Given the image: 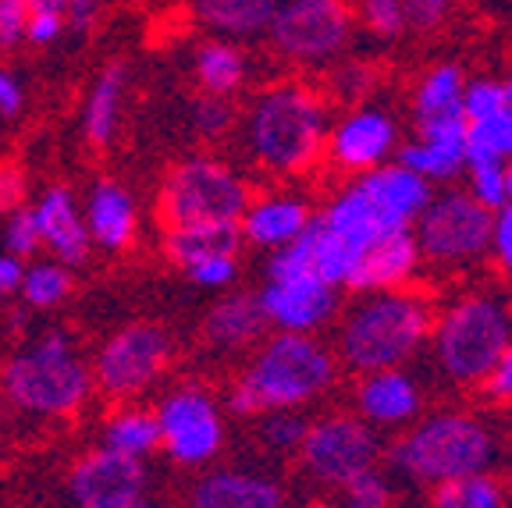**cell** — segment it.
<instances>
[{
    "instance_id": "48",
    "label": "cell",
    "mask_w": 512,
    "mask_h": 508,
    "mask_svg": "<svg viewBox=\"0 0 512 508\" xmlns=\"http://www.w3.org/2000/svg\"><path fill=\"white\" fill-rule=\"evenodd\" d=\"M480 388L488 391V398H495V402H512V342L505 345V352L491 366V374L484 377Z\"/></svg>"
},
{
    "instance_id": "25",
    "label": "cell",
    "mask_w": 512,
    "mask_h": 508,
    "mask_svg": "<svg viewBox=\"0 0 512 508\" xmlns=\"http://www.w3.org/2000/svg\"><path fill=\"white\" fill-rule=\"evenodd\" d=\"M125 86H128V64L111 61L100 68V75L93 79L86 93V104H82V135L86 143L104 150L114 143V132H118L121 121V104H125Z\"/></svg>"
},
{
    "instance_id": "49",
    "label": "cell",
    "mask_w": 512,
    "mask_h": 508,
    "mask_svg": "<svg viewBox=\"0 0 512 508\" xmlns=\"http://www.w3.org/2000/svg\"><path fill=\"white\" fill-rule=\"evenodd\" d=\"M491 253L505 270H512V199L502 210H495V228H491Z\"/></svg>"
},
{
    "instance_id": "30",
    "label": "cell",
    "mask_w": 512,
    "mask_h": 508,
    "mask_svg": "<svg viewBox=\"0 0 512 508\" xmlns=\"http://www.w3.org/2000/svg\"><path fill=\"white\" fill-rule=\"evenodd\" d=\"M463 86H466V79L456 64H434L431 72L416 82V89H413L416 121H427V118H434V114L463 107Z\"/></svg>"
},
{
    "instance_id": "1",
    "label": "cell",
    "mask_w": 512,
    "mask_h": 508,
    "mask_svg": "<svg viewBox=\"0 0 512 508\" xmlns=\"http://www.w3.org/2000/svg\"><path fill=\"white\" fill-rule=\"evenodd\" d=\"M335 352L320 342L317 334H288L274 331L256 345L253 359L246 363L235 384L228 388V413L242 420H256L274 409H299L320 402L338 384Z\"/></svg>"
},
{
    "instance_id": "31",
    "label": "cell",
    "mask_w": 512,
    "mask_h": 508,
    "mask_svg": "<svg viewBox=\"0 0 512 508\" xmlns=\"http://www.w3.org/2000/svg\"><path fill=\"white\" fill-rule=\"evenodd\" d=\"M22 302L29 310H54L72 295V267L57 260H40L22 270Z\"/></svg>"
},
{
    "instance_id": "41",
    "label": "cell",
    "mask_w": 512,
    "mask_h": 508,
    "mask_svg": "<svg viewBox=\"0 0 512 508\" xmlns=\"http://www.w3.org/2000/svg\"><path fill=\"white\" fill-rule=\"evenodd\" d=\"M185 278L196 288H207V292H228L232 281L239 278V256H210L185 267Z\"/></svg>"
},
{
    "instance_id": "2",
    "label": "cell",
    "mask_w": 512,
    "mask_h": 508,
    "mask_svg": "<svg viewBox=\"0 0 512 508\" xmlns=\"http://www.w3.org/2000/svg\"><path fill=\"white\" fill-rule=\"evenodd\" d=\"M434 306L424 292L388 288L363 292L342 313L335 331V359L352 374H374L409 366L431 342Z\"/></svg>"
},
{
    "instance_id": "56",
    "label": "cell",
    "mask_w": 512,
    "mask_h": 508,
    "mask_svg": "<svg viewBox=\"0 0 512 508\" xmlns=\"http://www.w3.org/2000/svg\"><path fill=\"white\" fill-rule=\"evenodd\" d=\"M509 317H512V306H509Z\"/></svg>"
},
{
    "instance_id": "34",
    "label": "cell",
    "mask_w": 512,
    "mask_h": 508,
    "mask_svg": "<svg viewBox=\"0 0 512 508\" xmlns=\"http://www.w3.org/2000/svg\"><path fill=\"white\" fill-rule=\"evenodd\" d=\"M306 423L310 416H303L299 409H274V413L256 416V437L271 455H296L303 445Z\"/></svg>"
},
{
    "instance_id": "50",
    "label": "cell",
    "mask_w": 512,
    "mask_h": 508,
    "mask_svg": "<svg viewBox=\"0 0 512 508\" xmlns=\"http://www.w3.org/2000/svg\"><path fill=\"white\" fill-rule=\"evenodd\" d=\"M25 107V86L11 68H0V121L18 118Z\"/></svg>"
},
{
    "instance_id": "45",
    "label": "cell",
    "mask_w": 512,
    "mask_h": 508,
    "mask_svg": "<svg viewBox=\"0 0 512 508\" xmlns=\"http://www.w3.org/2000/svg\"><path fill=\"white\" fill-rule=\"evenodd\" d=\"M25 22H29L25 0H4L0 4V50H15L18 43H25Z\"/></svg>"
},
{
    "instance_id": "22",
    "label": "cell",
    "mask_w": 512,
    "mask_h": 508,
    "mask_svg": "<svg viewBox=\"0 0 512 508\" xmlns=\"http://www.w3.org/2000/svg\"><path fill=\"white\" fill-rule=\"evenodd\" d=\"M82 217H86L89 242L107 253H125L139 235L136 199L118 182H96L86 196Z\"/></svg>"
},
{
    "instance_id": "40",
    "label": "cell",
    "mask_w": 512,
    "mask_h": 508,
    "mask_svg": "<svg viewBox=\"0 0 512 508\" xmlns=\"http://www.w3.org/2000/svg\"><path fill=\"white\" fill-rule=\"evenodd\" d=\"M4 253L18 256V260L40 253V231H36V217L29 207H18L4 217Z\"/></svg>"
},
{
    "instance_id": "37",
    "label": "cell",
    "mask_w": 512,
    "mask_h": 508,
    "mask_svg": "<svg viewBox=\"0 0 512 508\" xmlns=\"http://www.w3.org/2000/svg\"><path fill=\"white\" fill-rule=\"evenodd\" d=\"M235 121H239V111H235L232 100H224V96L203 93L200 100L189 107V125H192V132L200 135L203 143H217V139H224V135L235 128Z\"/></svg>"
},
{
    "instance_id": "32",
    "label": "cell",
    "mask_w": 512,
    "mask_h": 508,
    "mask_svg": "<svg viewBox=\"0 0 512 508\" xmlns=\"http://www.w3.org/2000/svg\"><path fill=\"white\" fill-rule=\"evenodd\" d=\"M431 508H505V491L491 473H473L434 487Z\"/></svg>"
},
{
    "instance_id": "9",
    "label": "cell",
    "mask_w": 512,
    "mask_h": 508,
    "mask_svg": "<svg viewBox=\"0 0 512 508\" xmlns=\"http://www.w3.org/2000/svg\"><path fill=\"white\" fill-rule=\"evenodd\" d=\"M384 455L381 434L356 413H324L306 423L303 445H299V473L313 487L338 491L360 473L374 469Z\"/></svg>"
},
{
    "instance_id": "3",
    "label": "cell",
    "mask_w": 512,
    "mask_h": 508,
    "mask_svg": "<svg viewBox=\"0 0 512 508\" xmlns=\"http://www.w3.org/2000/svg\"><path fill=\"white\" fill-rule=\"evenodd\" d=\"M328 107L303 82H274L253 96L242 118V143L256 167L278 178L306 175L328 143Z\"/></svg>"
},
{
    "instance_id": "39",
    "label": "cell",
    "mask_w": 512,
    "mask_h": 508,
    "mask_svg": "<svg viewBox=\"0 0 512 508\" xmlns=\"http://www.w3.org/2000/svg\"><path fill=\"white\" fill-rule=\"evenodd\" d=\"M29 11H50V15L64 18L68 32H89L96 25V15L104 8V0H25Z\"/></svg>"
},
{
    "instance_id": "51",
    "label": "cell",
    "mask_w": 512,
    "mask_h": 508,
    "mask_svg": "<svg viewBox=\"0 0 512 508\" xmlns=\"http://www.w3.org/2000/svg\"><path fill=\"white\" fill-rule=\"evenodd\" d=\"M22 260L11 253H0V302H8L22 288Z\"/></svg>"
},
{
    "instance_id": "12",
    "label": "cell",
    "mask_w": 512,
    "mask_h": 508,
    "mask_svg": "<svg viewBox=\"0 0 512 508\" xmlns=\"http://www.w3.org/2000/svg\"><path fill=\"white\" fill-rule=\"evenodd\" d=\"M495 214L484 210L470 192L448 189L431 196L420 217L413 221V239L424 263L434 267H466L491 253Z\"/></svg>"
},
{
    "instance_id": "33",
    "label": "cell",
    "mask_w": 512,
    "mask_h": 508,
    "mask_svg": "<svg viewBox=\"0 0 512 508\" xmlns=\"http://www.w3.org/2000/svg\"><path fill=\"white\" fill-rule=\"evenodd\" d=\"M509 160L512 157V107H502L491 118L470 121V135H466V160Z\"/></svg>"
},
{
    "instance_id": "36",
    "label": "cell",
    "mask_w": 512,
    "mask_h": 508,
    "mask_svg": "<svg viewBox=\"0 0 512 508\" xmlns=\"http://www.w3.org/2000/svg\"><path fill=\"white\" fill-rule=\"evenodd\" d=\"M466 178H470V196L477 199L484 210H502L509 203V189H505V164L502 160H466Z\"/></svg>"
},
{
    "instance_id": "43",
    "label": "cell",
    "mask_w": 512,
    "mask_h": 508,
    "mask_svg": "<svg viewBox=\"0 0 512 508\" xmlns=\"http://www.w3.org/2000/svg\"><path fill=\"white\" fill-rule=\"evenodd\" d=\"M370 86H374V72H370L363 61H342L335 72H331V93H335L342 104L363 100V96L370 93Z\"/></svg>"
},
{
    "instance_id": "42",
    "label": "cell",
    "mask_w": 512,
    "mask_h": 508,
    "mask_svg": "<svg viewBox=\"0 0 512 508\" xmlns=\"http://www.w3.org/2000/svg\"><path fill=\"white\" fill-rule=\"evenodd\" d=\"M505 104V86L495 79H473L463 86V114L470 121H480V118H491L498 114Z\"/></svg>"
},
{
    "instance_id": "29",
    "label": "cell",
    "mask_w": 512,
    "mask_h": 508,
    "mask_svg": "<svg viewBox=\"0 0 512 508\" xmlns=\"http://www.w3.org/2000/svg\"><path fill=\"white\" fill-rule=\"evenodd\" d=\"M399 160L406 171L420 175L424 182H452L456 175L466 171V146L463 143H431V139H413V143L399 146Z\"/></svg>"
},
{
    "instance_id": "5",
    "label": "cell",
    "mask_w": 512,
    "mask_h": 508,
    "mask_svg": "<svg viewBox=\"0 0 512 508\" xmlns=\"http://www.w3.org/2000/svg\"><path fill=\"white\" fill-rule=\"evenodd\" d=\"M0 395L32 420H64L93 395V370L64 327L36 331L0 370Z\"/></svg>"
},
{
    "instance_id": "54",
    "label": "cell",
    "mask_w": 512,
    "mask_h": 508,
    "mask_svg": "<svg viewBox=\"0 0 512 508\" xmlns=\"http://www.w3.org/2000/svg\"><path fill=\"white\" fill-rule=\"evenodd\" d=\"M299 508H338L335 501H306V505H299Z\"/></svg>"
},
{
    "instance_id": "23",
    "label": "cell",
    "mask_w": 512,
    "mask_h": 508,
    "mask_svg": "<svg viewBox=\"0 0 512 508\" xmlns=\"http://www.w3.org/2000/svg\"><path fill=\"white\" fill-rule=\"evenodd\" d=\"M267 320L256 292H224L203 317V342L217 352H242L264 342Z\"/></svg>"
},
{
    "instance_id": "21",
    "label": "cell",
    "mask_w": 512,
    "mask_h": 508,
    "mask_svg": "<svg viewBox=\"0 0 512 508\" xmlns=\"http://www.w3.org/2000/svg\"><path fill=\"white\" fill-rule=\"evenodd\" d=\"M420 246L413 239V228L395 231L377 239L356 263V274L349 281V292H388V288H406L420 274Z\"/></svg>"
},
{
    "instance_id": "27",
    "label": "cell",
    "mask_w": 512,
    "mask_h": 508,
    "mask_svg": "<svg viewBox=\"0 0 512 508\" xmlns=\"http://www.w3.org/2000/svg\"><path fill=\"white\" fill-rule=\"evenodd\" d=\"M242 235L239 224H185V228H164V253L178 267L210 260V256H239Z\"/></svg>"
},
{
    "instance_id": "7",
    "label": "cell",
    "mask_w": 512,
    "mask_h": 508,
    "mask_svg": "<svg viewBox=\"0 0 512 508\" xmlns=\"http://www.w3.org/2000/svg\"><path fill=\"white\" fill-rule=\"evenodd\" d=\"M512 342V317L509 302L488 292L459 295L434 317L431 327V352L441 377H448L459 388L484 384L491 366Z\"/></svg>"
},
{
    "instance_id": "11",
    "label": "cell",
    "mask_w": 512,
    "mask_h": 508,
    "mask_svg": "<svg viewBox=\"0 0 512 508\" xmlns=\"http://www.w3.org/2000/svg\"><path fill=\"white\" fill-rule=\"evenodd\" d=\"M171 356H175V342L160 324L153 320L125 324L96 349L93 363H89L93 388L114 402L139 398L164 377Z\"/></svg>"
},
{
    "instance_id": "10",
    "label": "cell",
    "mask_w": 512,
    "mask_h": 508,
    "mask_svg": "<svg viewBox=\"0 0 512 508\" xmlns=\"http://www.w3.org/2000/svg\"><path fill=\"white\" fill-rule=\"evenodd\" d=\"M352 32L356 15L345 0H278L267 40L285 61L324 68L349 50Z\"/></svg>"
},
{
    "instance_id": "57",
    "label": "cell",
    "mask_w": 512,
    "mask_h": 508,
    "mask_svg": "<svg viewBox=\"0 0 512 508\" xmlns=\"http://www.w3.org/2000/svg\"><path fill=\"white\" fill-rule=\"evenodd\" d=\"M0 4H4V0H0Z\"/></svg>"
},
{
    "instance_id": "13",
    "label": "cell",
    "mask_w": 512,
    "mask_h": 508,
    "mask_svg": "<svg viewBox=\"0 0 512 508\" xmlns=\"http://www.w3.org/2000/svg\"><path fill=\"white\" fill-rule=\"evenodd\" d=\"M153 416H157L160 430V452L168 455L175 466L200 469L221 455L228 427H224L221 402L210 388L178 384L160 398Z\"/></svg>"
},
{
    "instance_id": "8",
    "label": "cell",
    "mask_w": 512,
    "mask_h": 508,
    "mask_svg": "<svg viewBox=\"0 0 512 508\" xmlns=\"http://www.w3.org/2000/svg\"><path fill=\"white\" fill-rule=\"evenodd\" d=\"M249 192L246 178L232 164L217 157H185L171 167L160 182L157 210L164 228H185V224H239L246 214Z\"/></svg>"
},
{
    "instance_id": "44",
    "label": "cell",
    "mask_w": 512,
    "mask_h": 508,
    "mask_svg": "<svg viewBox=\"0 0 512 508\" xmlns=\"http://www.w3.org/2000/svg\"><path fill=\"white\" fill-rule=\"evenodd\" d=\"M456 8V0H402V11H406V25L409 29L431 32L445 22Z\"/></svg>"
},
{
    "instance_id": "35",
    "label": "cell",
    "mask_w": 512,
    "mask_h": 508,
    "mask_svg": "<svg viewBox=\"0 0 512 508\" xmlns=\"http://www.w3.org/2000/svg\"><path fill=\"white\" fill-rule=\"evenodd\" d=\"M392 498H395L392 477L381 466L367 469V473H360L356 480H349V484L335 491L338 508H392Z\"/></svg>"
},
{
    "instance_id": "28",
    "label": "cell",
    "mask_w": 512,
    "mask_h": 508,
    "mask_svg": "<svg viewBox=\"0 0 512 508\" xmlns=\"http://www.w3.org/2000/svg\"><path fill=\"white\" fill-rule=\"evenodd\" d=\"M100 448H111L128 459H150L160 452V430L153 409L143 405H118L100 427Z\"/></svg>"
},
{
    "instance_id": "46",
    "label": "cell",
    "mask_w": 512,
    "mask_h": 508,
    "mask_svg": "<svg viewBox=\"0 0 512 508\" xmlns=\"http://www.w3.org/2000/svg\"><path fill=\"white\" fill-rule=\"evenodd\" d=\"M25 171L18 164H0V217H8L11 210L25 207Z\"/></svg>"
},
{
    "instance_id": "17",
    "label": "cell",
    "mask_w": 512,
    "mask_h": 508,
    "mask_svg": "<svg viewBox=\"0 0 512 508\" xmlns=\"http://www.w3.org/2000/svg\"><path fill=\"white\" fill-rule=\"evenodd\" d=\"M185 508H288V494L267 469L217 466L192 480Z\"/></svg>"
},
{
    "instance_id": "19",
    "label": "cell",
    "mask_w": 512,
    "mask_h": 508,
    "mask_svg": "<svg viewBox=\"0 0 512 508\" xmlns=\"http://www.w3.org/2000/svg\"><path fill=\"white\" fill-rule=\"evenodd\" d=\"M29 210L36 217V231H40V249H47L64 267H79L93 242H89L86 217H82L75 192L68 185H47Z\"/></svg>"
},
{
    "instance_id": "18",
    "label": "cell",
    "mask_w": 512,
    "mask_h": 508,
    "mask_svg": "<svg viewBox=\"0 0 512 508\" xmlns=\"http://www.w3.org/2000/svg\"><path fill=\"white\" fill-rule=\"evenodd\" d=\"M356 416L363 423L384 434V430H406L409 423L420 420V409H424V388L409 374L406 366H395V370H374V374H363L356 384Z\"/></svg>"
},
{
    "instance_id": "53",
    "label": "cell",
    "mask_w": 512,
    "mask_h": 508,
    "mask_svg": "<svg viewBox=\"0 0 512 508\" xmlns=\"http://www.w3.org/2000/svg\"><path fill=\"white\" fill-rule=\"evenodd\" d=\"M505 189H509V199H512V157L505 160Z\"/></svg>"
},
{
    "instance_id": "38",
    "label": "cell",
    "mask_w": 512,
    "mask_h": 508,
    "mask_svg": "<svg viewBox=\"0 0 512 508\" xmlns=\"http://www.w3.org/2000/svg\"><path fill=\"white\" fill-rule=\"evenodd\" d=\"M360 22L377 40H395L409 29L402 0H360Z\"/></svg>"
},
{
    "instance_id": "24",
    "label": "cell",
    "mask_w": 512,
    "mask_h": 508,
    "mask_svg": "<svg viewBox=\"0 0 512 508\" xmlns=\"http://www.w3.org/2000/svg\"><path fill=\"white\" fill-rule=\"evenodd\" d=\"M278 0H189L192 22L217 40H256L267 36Z\"/></svg>"
},
{
    "instance_id": "20",
    "label": "cell",
    "mask_w": 512,
    "mask_h": 508,
    "mask_svg": "<svg viewBox=\"0 0 512 508\" xmlns=\"http://www.w3.org/2000/svg\"><path fill=\"white\" fill-rule=\"evenodd\" d=\"M313 207L299 192H264V196L249 199L246 214L239 217V235L242 242L256 249H274L296 242L313 221Z\"/></svg>"
},
{
    "instance_id": "6",
    "label": "cell",
    "mask_w": 512,
    "mask_h": 508,
    "mask_svg": "<svg viewBox=\"0 0 512 508\" xmlns=\"http://www.w3.org/2000/svg\"><path fill=\"white\" fill-rule=\"evenodd\" d=\"M434 185L420 175L406 171L402 164H381L374 171L356 175L335 199H331L320 224L338 235L356 256H363L377 239L409 231L420 210L431 203Z\"/></svg>"
},
{
    "instance_id": "4",
    "label": "cell",
    "mask_w": 512,
    "mask_h": 508,
    "mask_svg": "<svg viewBox=\"0 0 512 508\" xmlns=\"http://www.w3.org/2000/svg\"><path fill=\"white\" fill-rule=\"evenodd\" d=\"M384 459L399 480L438 487L473 473H491L498 462V441L495 430L480 416L463 409H438L409 423L384 452Z\"/></svg>"
},
{
    "instance_id": "16",
    "label": "cell",
    "mask_w": 512,
    "mask_h": 508,
    "mask_svg": "<svg viewBox=\"0 0 512 508\" xmlns=\"http://www.w3.org/2000/svg\"><path fill=\"white\" fill-rule=\"evenodd\" d=\"M324 150L331 164L342 167L345 175H363V171L388 164V157L399 150V125L384 107H352L328 128Z\"/></svg>"
},
{
    "instance_id": "52",
    "label": "cell",
    "mask_w": 512,
    "mask_h": 508,
    "mask_svg": "<svg viewBox=\"0 0 512 508\" xmlns=\"http://www.w3.org/2000/svg\"><path fill=\"white\" fill-rule=\"evenodd\" d=\"M114 508H164L160 505L153 494H143V498H136V501H128V505H114Z\"/></svg>"
},
{
    "instance_id": "14",
    "label": "cell",
    "mask_w": 512,
    "mask_h": 508,
    "mask_svg": "<svg viewBox=\"0 0 512 508\" xmlns=\"http://www.w3.org/2000/svg\"><path fill=\"white\" fill-rule=\"evenodd\" d=\"M72 508H114L150 494V469L143 459H128L111 448H89L64 477Z\"/></svg>"
},
{
    "instance_id": "55",
    "label": "cell",
    "mask_w": 512,
    "mask_h": 508,
    "mask_svg": "<svg viewBox=\"0 0 512 508\" xmlns=\"http://www.w3.org/2000/svg\"><path fill=\"white\" fill-rule=\"evenodd\" d=\"M502 86H505V104H509V107H512V75H509V79H505V82H502Z\"/></svg>"
},
{
    "instance_id": "26",
    "label": "cell",
    "mask_w": 512,
    "mask_h": 508,
    "mask_svg": "<svg viewBox=\"0 0 512 508\" xmlns=\"http://www.w3.org/2000/svg\"><path fill=\"white\" fill-rule=\"evenodd\" d=\"M249 54L242 50V43L235 40H203L192 50V79L200 86V93L207 96H224L232 100L242 86L249 82Z\"/></svg>"
},
{
    "instance_id": "15",
    "label": "cell",
    "mask_w": 512,
    "mask_h": 508,
    "mask_svg": "<svg viewBox=\"0 0 512 508\" xmlns=\"http://www.w3.org/2000/svg\"><path fill=\"white\" fill-rule=\"evenodd\" d=\"M256 302L264 310L267 327L288 334H317L328 327L342 310V292L324 285L320 278L299 274V278H264V288L256 292Z\"/></svg>"
},
{
    "instance_id": "47",
    "label": "cell",
    "mask_w": 512,
    "mask_h": 508,
    "mask_svg": "<svg viewBox=\"0 0 512 508\" xmlns=\"http://www.w3.org/2000/svg\"><path fill=\"white\" fill-rule=\"evenodd\" d=\"M64 18L50 15V11H29V22H25V43L32 47H50L64 36Z\"/></svg>"
}]
</instances>
